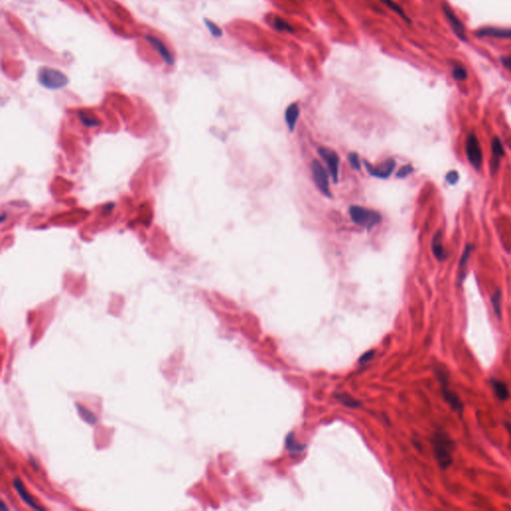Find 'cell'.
<instances>
[{
	"instance_id": "1",
	"label": "cell",
	"mask_w": 511,
	"mask_h": 511,
	"mask_svg": "<svg viewBox=\"0 0 511 511\" xmlns=\"http://www.w3.org/2000/svg\"><path fill=\"white\" fill-rule=\"evenodd\" d=\"M433 448L438 465L442 470L447 469L453 463V454L455 449V443L446 433L437 432L434 435Z\"/></svg>"
},
{
	"instance_id": "2",
	"label": "cell",
	"mask_w": 511,
	"mask_h": 511,
	"mask_svg": "<svg viewBox=\"0 0 511 511\" xmlns=\"http://www.w3.org/2000/svg\"><path fill=\"white\" fill-rule=\"evenodd\" d=\"M39 83L50 90H58L68 84V78L65 74L53 68H42L38 73Z\"/></svg>"
},
{
	"instance_id": "3",
	"label": "cell",
	"mask_w": 511,
	"mask_h": 511,
	"mask_svg": "<svg viewBox=\"0 0 511 511\" xmlns=\"http://www.w3.org/2000/svg\"><path fill=\"white\" fill-rule=\"evenodd\" d=\"M350 215L354 223L366 229H372L381 220V216L378 211L360 206L351 207Z\"/></svg>"
},
{
	"instance_id": "4",
	"label": "cell",
	"mask_w": 511,
	"mask_h": 511,
	"mask_svg": "<svg viewBox=\"0 0 511 511\" xmlns=\"http://www.w3.org/2000/svg\"><path fill=\"white\" fill-rule=\"evenodd\" d=\"M437 378L440 383V392L444 400L452 407L454 412L457 413V415L461 416L463 413V403L458 395L449 388L448 377L446 373L440 369H437Z\"/></svg>"
},
{
	"instance_id": "5",
	"label": "cell",
	"mask_w": 511,
	"mask_h": 511,
	"mask_svg": "<svg viewBox=\"0 0 511 511\" xmlns=\"http://www.w3.org/2000/svg\"><path fill=\"white\" fill-rule=\"evenodd\" d=\"M465 151L470 165L475 170H480L482 166V150L479 141L474 134H470L467 137Z\"/></svg>"
},
{
	"instance_id": "6",
	"label": "cell",
	"mask_w": 511,
	"mask_h": 511,
	"mask_svg": "<svg viewBox=\"0 0 511 511\" xmlns=\"http://www.w3.org/2000/svg\"><path fill=\"white\" fill-rule=\"evenodd\" d=\"M312 173L316 185L321 190V192L326 197H332V192L330 191L329 185L328 173L325 172L324 168L318 160H314L312 163Z\"/></svg>"
},
{
	"instance_id": "7",
	"label": "cell",
	"mask_w": 511,
	"mask_h": 511,
	"mask_svg": "<svg viewBox=\"0 0 511 511\" xmlns=\"http://www.w3.org/2000/svg\"><path fill=\"white\" fill-rule=\"evenodd\" d=\"M363 163H364V166L367 172H369L372 176L378 177L380 179H386L390 177L396 166V161L393 158L387 159L379 166H372L370 163L366 161H363Z\"/></svg>"
},
{
	"instance_id": "8",
	"label": "cell",
	"mask_w": 511,
	"mask_h": 511,
	"mask_svg": "<svg viewBox=\"0 0 511 511\" xmlns=\"http://www.w3.org/2000/svg\"><path fill=\"white\" fill-rule=\"evenodd\" d=\"M319 153L322 156V158L324 160V162L328 165V168L330 170V173L333 177L334 183L338 182L339 178V164H340V159L338 154L329 148L325 147H320Z\"/></svg>"
},
{
	"instance_id": "9",
	"label": "cell",
	"mask_w": 511,
	"mask_h": 511,
	"mask_svg": "<svg viewBox=\"0 0 511 511\" xmlns=\"http://www.w3.org/2000/svg\"><path fill=\"white\" fill-rule=\"evenodd\" d=\"M442 9H443V12L445 14L447 21L449 23V26L452 27L454 33L457 36V38L461 40V41H466L467 38H466L465 28L462 22L458 19V17L455 15V13L451 9V7H449L448 5L443 4Z\"/></svg>"
},
{
	"instance_id": "10",
	"label": "cell",
	"mask_w": 511,
	"mask_h": 511,
	"mask_svg": "<svg viewBox=\"0 0 511 511\" xmlns=\"http://www.w3.org/2000/svg\"><path fill=\"white\" fill-rule=\"evenodd\" d=\"M477 37H492V38H503L511 39V28L505 27H494V26H486L478 29L476 31Z\"/></svg>"
},
{
	"instance_id": "11",
	"label": "cell",
	"mask_w": 511,
	"mask_h": 511,
	"mask_svg": "<svg viewBox=\"0 0 511 511\" xmlns=\"http://www.w3.org/2000/svg\"><path fill=\"white\" fill-rule=\"evenodd\" d=\"M148 41L155 47V49L160 53V55L163 57V59H164L166 61V63H168L169 65H172L174 63V58L172 56V54L169 52V50L167 49V47L163 44L159 39L153 37V36H146Z\"/></svg>"
},
{
	"instance_id": "12",
	"label": "cell",
	"mask_w": 511,
	"mask_h": 511,
	"mask_svg": "<svg viewBox=\"0 0 511 511\" xmlns=\"http://www.w3.org/2000/svg\"><path fill=\"white\" fill-rule=\"evenodd\" d=\"M432 249L435 257L438 261H445L447 258V253L445 252V249L442 244V236L440 232H437L432 241Z\"/></svg>"
},
{
	"instance_id": "13",
	"label": "cell",
	"mask_w": 511,
	"mask_h": 511,
	"mask_svg": "<svg viewBox=\"0 0 511 511\" xmlns=\"http://www.w3.org/2000/svg\"><path fill=\"white\" fill-rule=\"evenodd\" d=\"M489 382H490V385H492V387L495 396L497 397V398H499L500 400H506L509 397L510 393H509V390H508L507 385L505 384V382L498 380L496 379H492Z\"/></svg>"
},
{
	"instance_id": "14",
	"label": "cell",
	"mask_w": 511,
	"mask_h": 511,
	"mask_svg": "<svg viewBox=\"0 0 511 511\" xmlns=\"http://www.w3.org/2000/svg\"><path fill=\"white\" fill-rule=\"evenodd\" d=\"M299 115H300V109L296 103L291 104L288 107V109L285 110V122H287L289 130L291 132H293L295 129L297 121L299 119Z\"/></svg>"
},
{
	"instance_id": "15",
	"label": "cell",
	"mask_w": 511,
	"mask_h": 511,
	"mask_svg": "<svg viewBox=\"0 0 511 511\" xmlns=\"http://www.w3.org/2000/svg\"><path fill=\"white\" fill-rule=\"evenodd\" d=\"M472 251H473V246H470V245H468V246L465 247V249L463 251V254H462V257L460 259V263H459V277H458L459 284L464 280L465 270H466V264H467V262L469 260V257H470V254H472Z\"/></svg>"
},
{
	"instance_id": "16",
	"label": "cell",
	"mask_w": 511,
	"mask_h": 511,
	"mask_svg": "<svg viewBox=\"0 0 511 511\" xmlns=\"http://www.w3.org/2000/svg\"><path fill=\"white\" fill-rule=\"evenodd\" d=\"M14 484H15L16 489L18 490V492H19L20 496L22 497V499H23L28 505L32 506V507L35 508V509H41V507H40V506H37V505L35 504V502L33 501V499H31V497L28 496V493L26 492V490H25V488L23 487V485H22L21 482H20L19 480L16 479V480L14 481Z\"/></svg>"
},
{
	"instance_id": "17",
	"label": "cell",
	"mask_w": 511,
	"mask_h": 511,
	"mask_svg": "<svg viewBox=\"0 0 511 511\" xmlns=\"http://www.w3.org/2000/svg\"><path fill=\"white\" fill-rule=\"evenodd\" d=\"M502 300V295H501V292L500 290H497L494 295L492 296V305H493V310H494V314L497 316V318L500 320L501 319V301Z\"/></svg>"
},
{
	"instance_id": "18",
	"label": "cell",
	"mask_w": 511,
	"mask_h": 511,
	"mask_svg": "<svg viewBox=\"0 0 511 511\" xmlns=\"http://www.w3.org/2000/svg\"><path fill=\"white\" fill-rule=\"evenodd\" d=\"M274 27L278 30V31H288L290 33H293L294 32V28L293 26H291V24H289L285 20L280 18V17H276L274 19Z\"/></svg>"
},
{
	"instance_id": "19",
	"label": "cell",
	"mask_w": 511,
	"mask_h": 511,
	"mask_svg": "<svg viewBox=\"0 0 511 511\" xmlns=\"http://www.w3.org/2000/svg\"><path fill=\"white\" fill-rule=\"evenodd\" d=\"M453 77L456 81H464L467 79V71L460 64H455L453 68Z\"/></svg>"
},
{
	"instance_id": "20",
	"label": "cell",
	"mask_w": 511,
	"mask_h": 511,
	"mask_svg": "<svg viewBox=\"0 0 511 511\" xmlns=\"http://www.w3.org/2000/svg\"><path fill=\"white\" fill-rule=\"evenodd\" d=\"M381 1H382V2H383L388 8H391L393 11H395L396 13H397L401 18L405 19L406 21H410V19L407 18L406 14H405L404 11L402 10V8H401L398 4H397L396 2H394L393 0H381Z\"/></svg>"
},
{
	"instance_id": "21",
	"label": "cell",
	"mask_w": 511,
	"mask_h": 511,
	"mask_svg": "<svg viewBox=\"0 0 511 511\" xmlns=\"http://www.w3.org/2000/svg\"><path fill=\"white\" fill-rule=\"evenodd\" d=\"M492 152H493V157H496V158H501L502 156L505 155L503 146L501 144L500 140L497 137L493 138L492 140Z\"/></svg>"
},
{
	"instance_id": "22",
	"label": "cell",
	"mask_w": 511,
	"mask_h": 511,
	"mask_svg": "<svg viewBox=\"0 0 511 511\" xmlns=\"http://www.w3.org/2000/svg\"><path fill=\"white\" fill-rule=\"evenodd\" d=\"M78 411L80 413V416H82L87 422H90L91 424H93L96 421V417L94 416V415H92L90 412L86 411L85 408H83L82 406H78Z\"/></svg>"
},
{
	"instance_id": "23",
	"label": "cell",
	"mask_w": 511,
	"mask_h": 511,
	"mask_svg": "<svg viewBox=\"0 0 511 511\" xmlns=\"http://www.w3.org/2000/svg\"><path fill=\"white\" fill-rule=\"evenodd\" d=\"M205 22H206V25L209 28V30H210V32H211V34L213 36H215V37L222 36V34H223L222 33V29L219 26H217L215 23L209 21V20H205Z\"/></svg>"
},
{
	"instance_id": "24",
	"label": "cell",
	"mask_w": 511,
	"mask_h": 511,
	"mask_svg": "<svg viewBox=\"0 0 511 511\" xmlns=\"http://www.w3.org/2000/svg\"><path fill=\"white\" fill-rule=\"evenodd\" d=\"M349 162L351 166L353 167V169L355 170H360V160H359V156L357 153H350L349 155Z\"/></svg>"
},
{
	"instance_id": "25",
	"label": "cell",
	"mask_w": 511,
	"mask_h": 511,
	"mask_svg": "<svg viewBox=\"0 0 511 511\" xmlns=\"http://www.w3.org/2000/svg\"><path fill=\"white\" fill-rule=\"evenodd\" d=\"M458 179H459V175L457 171H451V172H448L446 175V181L447 183L451 184V185H455V184L458 182Z\"/></svg>"
},
{
	"instance_id": "26",
	"label": "cell",
	"mask_w": 511,
	"mask_h": 511,
	"mask_svg": "<svg viewBox=\"0 0 511 511\" xmlns=\"http://www.w3.org/2000/svg\"><path fill=\"white\" fill-rule=\"evenodd\" d=\"M80 119H81V121H82V123H83L84 125H86V126L94 127V126L99 125V122H98L97 120H95V119H91V118H89L88 116H84V115L81 114Z\"/></svg>"
},
{
	"instance_id": "27",
	"label": "cell",
	"mask_w": 511,
	"mask_h": 511,
	"mask_svg": "<svg viewBox=\"0 0 511 511\" xmlns=\"http://www.w3.org/2000/svg\"><path fill=\"white\" fill-rule=\"evenodd\" d=\"M413 170L414 169H413V167L411 165H405V166H403L402 168L399 169V171L397 172V176L398 178H405L407 175H410L413 172Z\"/></svg>"
},
{
	"instance_id": "28",
	"label": "cell",
	"mask_w": 511,
	"mask_h": 511,
	"mask_svg": "<svg viewBox=\"0 0 511 511\" xmlns=\"http://www.w3.org/2000/svg\"><path fill=\"white\" fill-rule=\"evenodd\" d=\"M501 61V64L508 70L511 72V56H503L501 57L500 59Z\"/></svg>"
},
{
	"instance_id": "29",
	"label": "cell",
	"mask_w": 511,
	"mask_h": 511,
	"mask_svg": "<svg viewBox=\"0 0 511 511\" xmlns=\"http://www.w3.org/2000/svg\"><path fill=\"white\" fill-rule=\"evenodd\" d=\"M506 427H507V429H508L510 435H511V424L510 423H506Z\"/></svg>"
}]
</instances>
